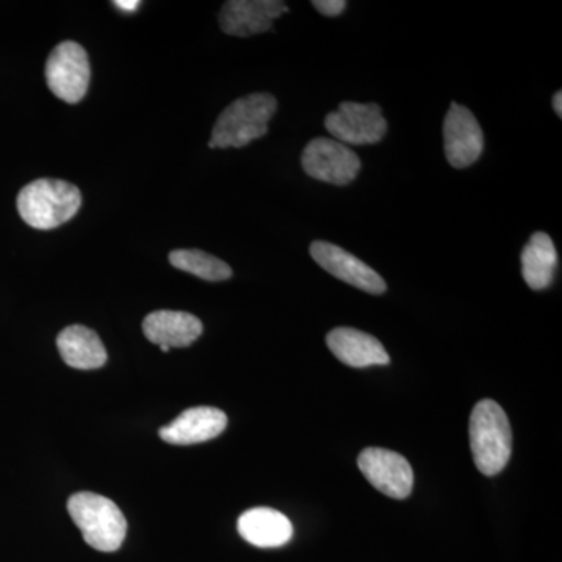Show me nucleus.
<instances>
[{"instance_id": "nucleus-18", "label": "nucleus", "mask_w": 562, "mask_h": 562, "mask_svg": "<svg viewBox=\"0 0 562 562\" xmlns=\"http://www.w3.org/2000/svg\"><path fill=\"white\" fill-rule=\"evenodd\" d=\"M169 262L179 271L191 273L206 281L232 279L233 271L227 262L203 250L180 249L169 254Z\"/></svg>"}, {"instance_id": "nucleus-8", "label": "nucleus", "mask_w": 562, "mask_h": 562, "mask_svg": "<svg viewBox=\"0 0 562 562\" xmlns=\"http://www.w3.org/2000/svg\"><path fill=\"white\" fill-rule=\"evenodd\" d=\"M358 465L366 480L387 497L403 501L412 494L413 468L401 453L369 447L358 457Z\"/></svg>"}, {"instance_id": "nucleus-11", "label": "nucleus", "mask_w": 562, "mask_h": 562, "mask_svg": "<svg viewBox=\"0 0 562 562\" xmlns=\"http://www.w3.org/2000/svg\"><path fill=\"white\" fill-rule=\"evenodd\" d=\"M288 10L280 0H231L222 7L220 25L227 35L247 38L271 31L273 21Z\"/></svg>"}, {"instance_id": "nucleus-20", "label": "nucleus", "mask_w": 562, "mask_h": 562, "mask_svg": "<svg viewBox=\"0 0 562 562\" xmlns=\"http://www.w3.org/2000/svg\"><path fill=\"white\" fill-rule=\"evenodd\" d=\"M114 5L120 10L135 11L138 10L139 2L138 0H117V2H114Z\"/></svg>"}, {"instance_id": "nucleus-1", "label": "nucleus", "mask_w": 562, "mask_h": 562, "mask_svg": "<svg viewBox=\"0 0 562 562\" xmlns=\"http://www.w3.org/2000/svg\"><path fill=\"white\" fill-rule=\"evenodd\" d=\"M469 436L476 469L486 476L501 473L512 458L513 431L508 416L497 402L486 398L476 403Z\"/></svg>"}, {"instance_id": "nucleus-3", "label": "nucleus", "mask_w": 562, "mask_h": 562, "mask_svg": "<svg viewBox=\"0 0 562 562\" xmlns=\"http://www.w3.org/2000/svg\"><path fill=\"white\" fill-rule=\"evenodd\" d=\"M277 99L268 92H255L236 99L217 117L211 133L210 149H231L247 146L269 131V121L276 114Z\"/></svg>"}, {"instance_id": "nucleus-10", "label": "nucleus", "mask_w": 562, "mask_h": 562, "mask_svg": "<svg viewBox=\"0 0 562 562\" xmlns=\"http://www.w3.org/2000/svg\"><path fill=\"white\" fill-rule=\"evenodd\" d=\"M313 260L333 277L351 284L369 294L380 295L386 291V283L360 258L331 243L314 241L310 247Z\"/></svg>"}, {"instance_id": "nucleus-9", "label": "nucleus", "mask_w": 562, "mask_h": 562, "mask_svg": "<svg viewBox=\"0 0 562 562\" xmlns=\"http://www.w3.org/2000/svg\"><path fill=\"white\" fill-rule=\"evenodd\" d=\"M443 149L454 169H465L482 157L484 136L475 114L452 103L443 120Z\"/></svg>"}, {"instance_id": "nucleus-2", "label": "nucleus", "mask_w": 562, "mask_h": 562, "mask_svg": "<svg viewBox=\"0 0 562 562\" xmlns=\"http://www.w3.org/2000/svg\"><path fill=\"white\" fill-rule=\"evenodd\" d=\"M16 205L25 224L36 231H54L79 213L81 194L69 181L40 179L22 188Z\"/></svg>"}, {"instance_id": "nucleus-13", "label": "nucleus", "mask_w": 562, "mask_h": 562, "mask_svg": "<svg viewBox=\"0 0 562 562\" xmlns=\"http://www.w3.org/2000/svg\"><path fill=\"white\" fill-rule=\"evenodd\" d=\"M327 346L339 361L355 369L386 366L391 361L379 339L355 328H335L327 335Z\"/></svg>"}, {"instance_id": "nucleus-4", "label": "nucleus", "mask_w": 562, "mask_h": 562, "mask_svg": "<svg viewBox=\"0 0 562 562\" xmlns=\"http://www.w3.org/2000/svg\"><path fill=\"white\" fill-rule=\"evenodd\" d=\"M68 512L92 549L105 553L121 549L127 520L116 503L94 492H79L69 498Z\"/></svg>"}, {"instance_id": "nucleus-19", "label": "nucleus", "mask_w": 562, "mask_h": 562, "mask_svg": "<svg viewBox=\"0 0 562 562\" xmlns=\"http://www.w3.org/2000/svg\"><path fill=\"white\" fill-rule=\"evenodd\" d=\"M314 9L324 14V16H339L347 9L346 0H314Z\"/></svg>"}, {"instance_id": "nucleus-14", "label": "nucleus", "mask_w": 562, "mask_h": 562, "mask_svg": "<svg viewBox=\"0 0 562 562\" xmlns=\"http://www.w3.org/2000/svg\"><path fill=\"white\" fill-rule=\"evenodd\" d=\"M143 331L151 344L169 349L190 347L195 339L201 338L203 325L199 317L190 313L160 310L150 313L143 322Z\"/></svg>"}, {"instance_id": "nucleus-7", "label": "nucleus", "mask_w": 562, "mask_h": 562, "mask_svg": "<svg viewBox=\"0 0 562 562\" xmlns=\"http://www.w3.org/2000/svg\"><path fill=\"white\" fill-rule=\"evenodd\" d=\"M325 128L333 139L351 146L380 143L387 132V122L376 103L342 102L325 117Z\"/></svg>"}, {"instance_id": "nucleus-22", "label": "nucleus", "mask_w": 562, "mask_h": 562, "mask_svg": "<svg viewBox=\"0 0 562 562\" xmlns=\"http://www.w3.org/2000/svg\"><path fill=\"white\" fill-rule=\"evenodd\" d=\"M160 350L166 351V353H168V351L171 349H169V347H166V346H160Z\"/></svg>"}, {"instance_id": "nucleus-6", "label": "nucleus", "mask_w": 562, "mask_h": 562, "mask_svg": "<svg viewBox=\"0 0 562 562\" xmlns=\"http://www.w3.org/2000/svg\"><path fill=\"white\" fill-rule=\"evenodd\" d=\"M302 168L314 180L344 187L357 179L361 161L346 144L333 138H316L303 149Z\"/></svg>"}, {"instance_id": "nucleus-15", "label": "nucleus", "mask_w": 562, "mask_h": 562, "mask_svg": "<svg viewBox=\"0 0 562 562\" xmlns=\"http://www.w3.org/2000/svg\"><path fill=\"white\" fill-rule=\"evenodd\" d=\"M238 531L244 541L260 549H276L292 539L294 528L284 514L272 508H251L238 520Z\"/></svg>"}, {"instance_id": "nucleus-12", "label": "nucleus", "mask_w": 562, "mask_h": 562, "mask_svg": "<svg viewBox=\"0 0 562 562\" xmlns=\"http://www.w3.org/2000/svg\"><path fill=\"white\" fill-rule=\"evenodd\" d=\"M227 414L211 406H195L180 414L160 430L162 441L173 446H192L217 438L227 428Z\"/></svg>"}, {"instance_id": "nucleus-5", "label": "nucleus", "mask_w": 562, "mask_h": 562, "mask_svg": "<svg viewBox=\"0 0 562 562\" xmlns=\"http://www.w3.org/2000/svg\"><path fill=\"white\" fill-rule=\"evenodd\" d=\"M46 80L55 98L79 103L87 95L91 80L87 50L74 41L58 44L47 58Z\"/></svg>"}, {"instance_id": "nucleus-16", "label": "nucleus", "mask_w": 562, "mask_h": 562, "mask_svg": "<svg viewBox=\"0 0 562 562\" xmlns=\"http://www.w3.org/2000/svg\"><path fill=\"white\" fill-rule=\"evenodd\" d=\"M57 347L61 360L70 368L80 369V371L102 368L109 358L98 333L83 325L66 327L58 335Z\"/></svg>"}, {"instance_id": "nucleus-17", "label": "nucleus", "mask_w": 562, "mask_h": 562, "mask_svg": "<svg viewBox=\"0 0 562 562\" xmlns=\"http://www.w3.org/2000/svg\"><path fill=\"white\" fill-rule=\"evenodd\" d=\"M522 276L525 283L535 291L547 290L553 283L558 266L557 247L547 233L538 232L522 250Z\"/></svg>"}, {"instance_id": "nucleus-21", "label": "nucleus", "mask_w": 562, "mask_h": 562, "mask_svg": "<svg viewBox=\"0 0 562 562\" xmlns=\"http://www.w3.org/2000/svg\"><path fill=\"white\" fill-rule=\"evenodd\" d=\"M553 110L558 116H562V92L558 91L557 94L553 95Z\"/></svg>"}]
</instances>
